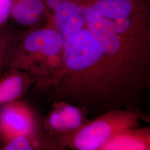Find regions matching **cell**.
<instances>
[{
	"label": "cell",
	"mask_w": 150,
	"mask_h": 150,
	"mask_svg": "<svg viewBox=\"0 0 150 150\" xmlns=\"http://www.w3.org/2000/svg\"><path fill=\"white\" fill-rule=\"evenodd\" d=\"M64 43L63 38L51 26L32 30L13 45L10 64L35 73H44L54 66V59L62 52Z\"/></svg>",
	"instance_id": "1"
},
{
	"label": "cell",
	"mask_w": 150,
	"mask_h": 150,
	"mask_svg": "<svg viewBox=\"0 0 150 150\" xmlns=\"http://www.w3.org/2000/svg\"><path fill=\"white\" fill-rule=\"evenodd\" d=\"M67 67L74 71H83L105 57L98 40L84 28L64 41L62 51Z\"/></svg>",
	"instance_id": "2"
},
{
	"label": "cell",
	"mask_w": 150,
	"mask_h": 150,
	"mask_svg": "<svg viewBox=\"0 0 150 150\" xmlns=\"http://www.w3.org/2000/svg\"><path fill=\"white\" fill-rule=\"evenodd\" d=\"M130 121L123 118L100 119L86 126L77 134L75 147L80 150H95L102 148L121 130L129 127Z\"/></svg>",
	"instance_id": "3"
},
{
	"label": "cell",
	"mask_w": 150,
	"mask_h": 150,
	"mask_svg": "<svg viewBox=\"0 0 150 150\" xmlns=\"http://www.w3.org/2000/svg\"><path fill=\"white\" fill-rule=\"evenodd\" d=\"M33 129L32 113L22 102H10L0 110V135L5 141L17 136H30Z\"/></svg>",
	"instance_id": "4"
},
{
	"label": "cell",
	"mask_w": 150,
	"mask_h": 150,
	"mask_svg": "<svg viewBox=\"0 0 150 150\" xmlns=\"http://www.w3.org/2000/svg\"><path fill=\"white\" fill-rule=\"evenodd\" d=\"M49 20L64 41L86 27L85 8L72 0H60Z\"/></svg>",
	"instance_id": "5"
},
{
	"label": "cell",
	"mask_w": 150,
	"mask_h": 150,
	"mask_svg": "<svg viewBox=\"0 0 150 150\" xmlns=\"http://www.w3.org/2000/svg\"><path fill=\"white\" fill-rule=\"evenodd\" d=\"M51 16L42 0H13L11 17L19 25L32 26Z\"/></svg>",
	"instance_id": "6"
},
{
	"label": "cell",
	"mask_w": 150,
	"mask_h": 150,
	"mask_svg": "<svg viewBox=\"0 0 150 150\" xmlns=\"http://www.w3.org/2000/svg\"><path fill=\"white\" fill-rule=\"evenodd\" d=\"M28 83L25 72L8 68L0 76V107L16 101L23 93Z\"/></svg>",
	"instance_id": "7"
},
{
	"label": "cell",
	"mask_w": 150,
	"mask_h": 150,
	"mask_svg": "<svg viewBox=\"0 0 150 150\" xmlns=\"http://www.w3.org/2000/svg\"><path fill=\"white\" fill-rule=\"evenodd\" d=\"M82 122L80 111L76 107L67 106L52 113L48 118L51 127L57 130L76 129Z\"/></svg>",
	"instance_id": "8"
},
{
	"label": "cell",
	"mask_w": 150,
	"mask_h": 150,
	"mask_svg": "<svg viewBox=\"0 0 150 150\" xmlns=\"http://www.w3.org/2000/svg\"><path fill=\"white\" fill-rule=\"evenodd\" d=\"M102 148L104 150H144L147 146L136 135L118 133Z\"/></svg>",
	"instance_id": "9"
},
{
	"label": "cell",
	"mask_w": 150,
	"mask_h": 150,
	"mask_svg": "<svg viewBox=\"0 0 150 150\" xmlns=\"http://www.w3.org/2000/svg\"><path fill=\"white\" fill-rule=\"evenodd\" d=\"M30 136H17L6 141L3 150H31L35 147L29 139Z\"/></svg>",
	"instance_id": "10"
},
{
	"label": "cell",
	"mask_w": 150,
	"mask_h": 150,
	"mask_svg": "<svg viewBox=\"0 0 150 150\" xmlns=\"http://www.w3.org/2000/svg\"><path fill=\"white\" fill-rule=\"evenodd\" d=\"M13 46H9L6 41L0 38V76L8 69Z\"/></svg>",
	"instance_id": "11"
},
{
	"label": "cell",
	"mask_w": 150,
	"mask_h": 150,
	"mask_svg": "<svg viewBox=\"0 0 150 150\" xmlns=\"http://www.w3.org/2000/svg\"><path fill=\"white\" fill-rule=\"evenodd\" d=\"M13 0H0V28L11 17Z\"/></svg>",
	"instance_id": "12"
},
{
	"label": "cell",
	"mask_w": 150,
	"mask_h": 150,
	"mask_svg": "<svg viewBox=\"0 0 150 150\" xmlns=\"http://www.w3.org/2000/svg\"><path fill=\"white\" fill-rule=\"evenodd\" d=\"M78 4L79 5L82 6V7L86 8L88 6L91 5L93 2L96 1L97 0H72Z\"/></svg>",
	"instance_id": "13"
}]
</instances>
